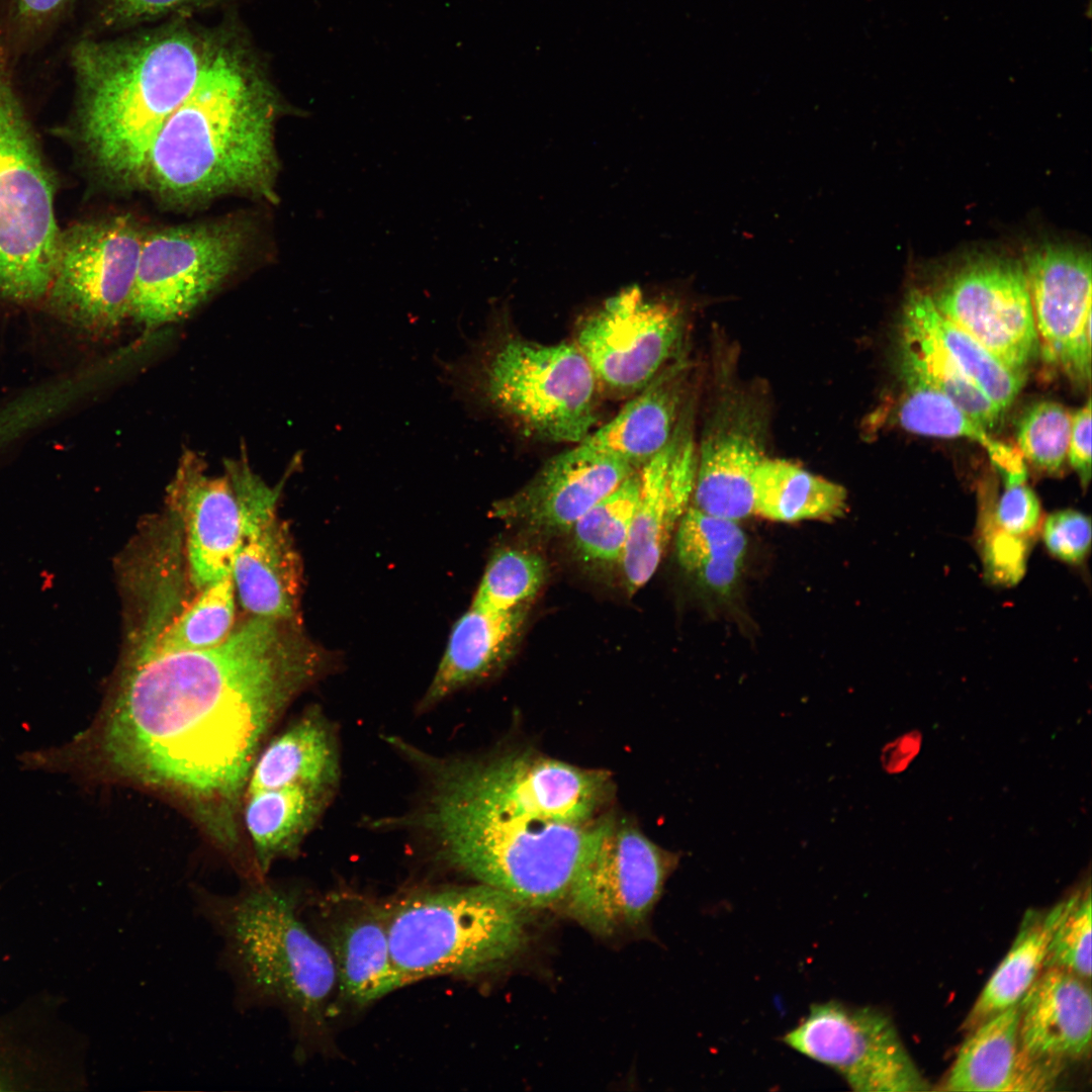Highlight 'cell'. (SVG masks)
<instances>
[{
  "label": "cell",
  "instance_id": "obj_32",
  "mask_svg": "<svg viewBox=\"0 0 1092 1092\" xmlns=\"http://www.w3.org/2000/svg\"><path fill=\"white\" fill-rule=\"evenodd\" d=\"M1061 902L1044 913L1028 911L1010 949L975 1002L967 1020L975 1028L991 1016L1019 1003L1041 972Z\"/></svg>",
  "mask_w": 1092,
  "mask_h": 1092
},
{
  "label": "cell",
  "instance_id": "obj_18",
  "mask_svg": "<svg viewBox=\"0 0 1092 1092\" xmlns=\"http://www.w3.org/2000/svg\"><path fill=\"white\" fill-rule=\"evenodd\" d=\"M668 443L639 469V494L620 563L629 594L655 573L695 487L697 445L684 407Z\"/></svg>",
  "mask_w": 1092,
  "mask_h": 1092
},
{
  "label": "cell",
  "instance_id": "obj_26",
  "mask_svg": "<svg viewBox=\"0 0 1092 1092\" xmlns=\"http://www.w3.org/2000/svg\"><path fill=\"white\" fill-rule=\"evenodd\" d=\"M340 778L338 732L326 714L313 707L262 747L245 793L288 786L337 790Z\"/></svg>",
  "mask_w": 1092,
  "mask_h": 1092
},
{
  "label": "cell",
  "instance_id": "obj_21",
  "mask_svg": "<svg viewBox=\"0 0 1092 1092\" xmlns=\"http://www.w3.org/2000/svg\"><path fill=\"white\" fill-rule=\"evenodd\" d=\"M171 502L181 511L186 529L192 583L202 588L232 574L241 515L230 473L211 476L194 451L181 456L170 485Z\"/></svg>",
  "mask_w": 1092,
  "mask_h": 1092
},
{
  "label": "cell",
  "instance_id": "obj_8",
  "mask_svg": "<svg viewBox=\"0 0 1092 1092\" xmlns=\"http://www.w3.org/2000/svg\"><path fill=\"white\" fill-rule=\"evenodd\" d=\"M399 754L423 785L504 813L588 823L601 816L613 792L606 770L532 752L485 760L435 755L405 741Z\"/></svg>",
  "mask_w": 1092,
  "mask_h": 1092
},
{
  "label": "cell",
  "instance_id": "obj_11",
  "mask_svg": "<svg viewBox=\"0 0 1092 1092\" xmlns=\"http://www.w3.org/2000/svg\"><path fill=\"white\" fill-rule=\"evenodd\" d=\"M246 246L243 226L229 221L145 234L130 315L147 329L185 317L236 270Z\"/></svg>",
  "mask_w": 1092,
  "mask_h": 1092
},
{
  "label": "cell",
  "instance_id": "obj_44",
  "mask_svg": "<svg viewBox=\"0 0 1092 1092\" xmlns=\"http://www.w3.org/2000/svg\"><path fill=\"white\" fill-rule=\"evenodd\" d=\"M985 559L990 574L1003 583H1014L1024 572L1026 561L1025 538L995 529L988 532L985 540Z\"/></svg>",
  "mask_w": 1092,
  "mask_h": 1092
},
{
  "label": "cell",
  "instance_id": "obj_20",
  "mask_svg": "<svg viewBox=\"0 0 1092 1092\" xmlns=\"http://www.w3.org/2000/svg\"><path fill=\"white\" fill-rule=\"evenodd\" d=\"M321 920L342 1000L365 1006L402 987L391 959L385 904L334 894L322 904Z\"/></svg>",
  "mask_w": 1092,
  "mask_h": 1092
},
{
  "label": "cell",
  "instance_id": "obj_42",
  "mask_svg": "<svg viewBox=\"0 0 1092 1092\" xmlns=\"http://www.w3.org/2000/svg\"><path fill=\"white\" fill-rule=\"evenodd\" d=\"M1091 520L1076 510L1050 514L1042 525L1045 548L1056 558L1077 564L1084 560L1091 546Z\"/></svg>",
  "mask_w": 1092,
  "mask_h": 1092
},
{
  "label": "cell",
  "instance_id": "obj_2",
  "mask_svg": "<svg viewBox=\"0 0 1092 1092\" xmlns=\"http://www.w3.org/2000/svg\"><path fill=\"white\" fill-rule=\"evenodd\" d=\"M280 105L250 46L233 30L215 31L195 86L150 150L142 184L175 203L231 193L271 198Z\"/></svg>",
  "mask_w": 1092,
  "mask_h": 1092
},
{
  "label": "cell",
  "instance_id": "obj_3",
  "mask_svg": "<svg viewBox=\"0 0 1092 1092\" xmlns=\"http://www.w3.org/2000/svg\"><path fill=\"white\" fill-rule=\"evenodd\" d=\"M214 35L176 20L133 37L73 41L82 138L105 176L143 182L150 150L195 86Z\"/></svg>",
  "mask_w": 1092,
  "mask_h": 1092
},
{
  "label": "cell",
  "instance_id": "obj_29",
  "mask_svg": "<svg viewBox=\"0 0 1092 1092\" xmlns=\"http://www.w3.org/2000/svg\"><path fill=\"white\" fill-rule=\"evenodd\" d=\"M903 320L935 341L974 383L1004 413L1020 391L1024 375L1007 367L967 332L942 315L930 295L914 289Z\"/></svg>",
  "mask_w": 1092,
  "mask_h": 1092
},
{
  "label": "cell",
  "instance_id": "obj_34",
  "mask_svg": "<svg viewBox=\"0 0 1092 1092\" xmlns=\"http://www.w3.org/2000/svg\"><path fill=\"white\" fill-rule=\"evenodd\" d=\"M904 391L898 420L907 431L934 437L968 438L980 443L994 465L1007 459L1014 447L994 440L986 429L946 395L901 365Z\"/></svg>",
  "mask_w": 1092,
  "mask_h": 1092
},
{
  "label": "cell",
  "instance_id": "obj_45",
  "mask_svg": "<svg viewBox=\"0 0 1092 1092\" xmlns=\"http://www.w3.org/2000/svg\"><path fill=\"white\" fill-rule=\"evenodd\" d=\"M1069 461L1086 487L1091 478V401L1072 415Z\"/></svg>",
  "mask_w": 1092,
  "mask_h": 1092
},
{
  "label": "cell",
  "instance_id": "obj_22",
  "mask_svg": "<svg viewBox=\"0 0 1092 1092\" xmlns=\"http://www.w3.org/2000/svg\"><path fill=\"white\" fill-rule=\"evenodd\" d=\"M637 470L617 458L573 459L561 453L519 491L498 503L495 511L502 518L535 529L571 530L584 513Z\"/></svg>",
  "mask_w": 1092,
  "mask_h": 1092
},
{
  "label": "cell",
  "instance_id": "obj_6",
  "mask_svg": "<svg viewBox=\"0 0 1092 1092\" xmlns=\"http://www.w3.org/2000/svg\"><path fill=\"white\" fill-rule=\"evenodd\" d=\"M442 375L462 400L542 441L575 445L598 419L601 387L574 343L491 331L470 353L443 363Z\"/></svg>",
  "mask_w": 1092,
  "mask_h": 1092
},
{
  "label": "cell",
  "instance_id": "obj_23",
  "mask_svg": "<svg viewBox=\"0 0 1092 1092\" xmlns=\"http://www.w3.org/2000/svg\"><path fill=\"white\" fill-rule=\"evenodd\" d=\"M688 363L674 359L608 423L563 454L612 457L640 469L670 440L685 407Z\"/></svg>",
  "mask_w": 1092,
  "mask_h": 1092
},
{
  "label": "cell",
  "instance_id": "obj_43",
  "mask_svg": "<svg viewBox=\"0 0 1092 1092\" xmlns=\"http://www.w3.org/2000/svg\"><path fill=\"white\" fill-rule=\"evenodd\" d=\"M1040 521V505L1025 482L1005 486L995 513V524L1021 538L1032 534Z\"/></svg>",
  "mask_w": 1092,
  "mask_h": 1092
},
{
  "label": "cell",
  "instance_id": "obj_9",
  "mask_svg": "<svg viewBox=\"0 0 1092 1092\" xmlns=\"http://www.w3.org/2000/svg\"><path fill=\"white\" fill-rule=\"evenodd\" d=\"M55 191L17 84L0 75V296L44 300L61 233Z\"/></svg>",
  "mask_w": 1092,
  "mask_h": 1092
},
{
  "label": "cell",
  "instance_id": "obj_14",
  "mask_svg": "<svg viewBox=\"0 0 1092 1092\" xmlns=\"http://www.w3.org/2000/svg\"><path fill=\"white\" fill-rule=\"evenodd\" d=\"M677 859L636 826L610 817L563 902L567 913L601 936L636 928L651 913Z\"/></svg>",
  "mask_w": 1092,
  "mask_h": 1092
},
{
  "label": "cell",
  "instance_id": "obj_1",
  "mask_svg": "<svg viewBox=\"0 0 1092 1092\" xmlns=\"http://www.w3.org/2000/svg\"><path fill=\"white\" fill-rule=\"evenodd\" d=\"M290 623L254 616L214 647L134 655L92 724L42 750L44 768L168 795L238 855L255 759L288 705L326 670Z\"/></svg>",
  "mask_w": 1092,
  "mask_h": 1092
},
{
  "label": "cell",
  "instance_id": "obj_7",
  "mask_svg": "<svg viewBox=\"0 0 1092 1092\" xmlns=\"http://www.w3.org/2000/svg\"><path fill=\"white\" fill-rule=\"evenodd\" d=\"M385 907L391 959L402 987L494 971L528 940L530 908L480 883L416 891Z\"/></svg>",
  "mask_w": 1092,
  "mask_h": 1092
},
{
  "label": "cell",
  "instance_id": "obj_28",
  "mask_svg": "<svg viewBox=\"0 0 1092 1092\" xmlns=\"http://www.w3.org/2000/svg\"><path fill=\"white\" fill-rule=\"evenodd\" d=\"M747 537L738 522L688 508L677 525L679 564L706 589L729 596L741 577Z\"/></svg>",
  "mask_w": 1092,
  "mask_h": 1092
},
{
  "label": "cell",
  "instance_id": "obj_31",
  "mask_svg": "<svg viewBox=\"0 0 1092 1092\" xmlns=\"http://www.w3.org/2000/svg\"><path fill=\"white\" fill-rule=\"evenodd\" d=\"M1019 1009L1013 1005L977 1025L961 1045L946 1091H1010L1019 1052Z\"/></svg>",
  "mask_w": 1092,
  "mask_h": 1092
},
{
  "label": "cell",
  "instance_id": "obj_15",
  "mask_svg": "<svg viewBox=\"0 0 1092 1092\" xmlns=\"http://www.w3.org/2000/svg\"><path fill=\"white\" fill-rule=\"evenodd\" d=\"M243 453L224 461L241 515L232 568L236 595L255 617L291 622L297 615L301 574L297 553L277 516L285 478L276 486L268 485Z\"/></svg>",
  "mask_w": 1092,
  "mask_h": 1092
},
{
  "label": "cell",
  "instance_id": "obj_16",
  "mask_svg": "<svg viewBox=\"0 0 1092 1092\" xmlns=\"http://www.w3.org/2000/svg\"><path fill=\"white\" fill-rule=\"evenodd\" d=\"M931 298L942 315L1024 375L1039 345L1021 263L977 259L956 271Z\"/></svg>",
  "mask_w": 1092,
  "mask_h": 1092
},
{
  "label": "cell",
  "instance_id": "obj_17",
  "mask_svg": "<svg viewBox=\"0 0 1092 1092\" xmlns=\"http://www.w3.org/2000/svg\"><path fill=\"white\" fill-rule=\"evenodd\" d=\"M1024 271L1044 358L1077 382L1091 374V263L1075 247L1044 244L1027 251Z\"/></svg>",
  "mask_w": 1092,
  "mask_h": 1092
},
{
  "label": "cell",
  "instance_id": "obj_40",
  "mask_svg": "<svg viewBox=\"0 0 1092 1092\" xmlns=\"http://www.w3.org/2000/svg\"><path fill=\"white\" fill-rule=\"evenodd\" d=\"M77 1L10 0V48L18 66L57 37L73 16Z\"/></svg>",
  "mask_w": 1092,
  "mask_h": 1092
},
{
  "label": "cell",
  "instance_id": "obj_37",
  "mask_svg": "<svg viewBox=\"0 0 1092 1092\" xmlns=\"http://www.w3.org/2000/svg\"><path fill=\"white\" fill-rule=\"evenodd\" d=\"M545 574L539 555L519 549L500 550L487 563L472 605L499 612L524 607L539 592Z\"/></svg>",
  "mask_w": 1092,
  "mask_h": 1092
},
{
  "label": "cell",
  "instance_id": "obj_27",
  "mask_svg": "<svg viewBox=\"0 0 1092 1092\" xmlns=\"http://www.w3.org/2000/svg\"><path fill=\"white\" fill-rule=\"evenodd\" d=\"M336 789L288 786L244 794V824L252 857L265 878L271 866L297 854L330 806Z\"/></svg>",
  "mask_w": 1092,
  "mask_h": 1092
},
{
  "label": "cell",
  "instance_id": "obj_36",
  "mask_svg": "<svg viewBox=\"0 0 1092 1092\" xmlns=\"http://www.w3.org/2000/svg\"><path fill=\"white\" fill-rule=\"evenodd\" d=\"M639 485L637 470L574 523L571 530L575 547L583 558L620 561L628 542Z\"/></svg>",
  "mask_w": 1092,
  "mask_h": 1092
},
{
  "label": "cell",
  "instance_id": "obj_13",
  "mask_svg": "<svg viewBox=\"0 0 1092 1092\" xmlns=\"http://www.w3.org/2000/svg\"><path fill=\"white\" fill-rule=\"evenodd\" d=\"M783 1041L837 1072L857 1092H922L930 1084L884 1011L838 1000L816 1003Z\"/></svg>",
  "mask_w": 1092,
  "mask_h": 1092
},
{
  "label": "cell",
  "instance_id": "obj_24",
  "mask_svg": "<svg viewBox=\"0 0 1092 1092\" xmlns=\"http://www.w3.org/2000/svg\"><path fill=\"white\" fill-rule=\"evenodd\" d=\"M1086 981L1063 969H1042L1018 1003L1023 1053L1064 1063L1089 1054L1092 999Z\"/></svg>",
  "mask_w": 1092,
  "mask_h": 1092
},
{
  "label": "cell",
  "instance_id": "obj_39",
  "mask_svg": "<svg viewBox=\"0 0 1092 1092\" xmlns=\"http://www.w3.org/2000/svg\"><path fill=\"white\" fill-rule=\"evenodd\" d=\"M1059 968L1089 981L1091 978L1090 886L1061 902L1042 969Z\"/></svg>",
  "mask_w": 1092,
  "mask_h": 1092
},
{
  "label": "cell",
  "instance_id": "obj_30",
  "mask_svg": "<svg viewBox=\"0 0 1092 1092\" xmlns=\"http://www.w3.org/2000/svg\"><path fill=\"white\" fill-rule=\"evenodd\" d=\"M752 489L753 514L776 522L834 518L846 507L843 486L781 459L758 464Z\"/></svg>",
  "mask_w": 1092,
  "mask_h": 1092
},
{
  "label": "cell",
  "instance_id": "obj_33",
  "mask_svg": "<svg viewBox=\"0 0 1092 1092\" xmlns=\"http://www.w3.org/2000/svg\"><path fill=\"white\" fill-rule=\"evenodd\" d=\"M235 598L232 574L202 587L199 595L135 655L195 651L222 643L234 631Z\"/></svg>",
  "mask_w": 1092,
  "mask_h": 1092
},
{
  "label": "cell",
  "instance_id": "obj_25",
  "mask_svg": "<svg viewBox=\"0 0 1092 1092\" xmlns=\"http://www.w3.org/2000/svg\"><path fill=\"white\" fill-rule=\"evenodd\" d=\"M522 608L499 612L471 604L452 628L442 659L418 704L419 713L497 669L522 626Z\"/></svg>",
  "mask_w": 1092,
  "mask_h": 1092
},
{
  "label": "cell",
  "instance_id": "obj_4",
  "mask_svg": "<svg viewBox=\"0 0 1092 1092\" xmlns=\"http://www.w3.org/2000/svg\"><path fill=\"white\" fill-rule=\"evenodd\" d=\"M609 818L551 821L422 788L414 809L374 825L414 833L440 862L534 909L564 902Z\"/></svg>",
  "mask_w": 1092,
  "mask_h": 1092
},
{
  "label": "cell",
  "instance_id": "obj_35",
  "mask_svg": "<svg viewBox=\"0 0 1092 1092\" xmlns=\"http://www.w3.org/2000/svg\"><path fill=\"white\" fill-rule=\"evenodd\" d=\"M901 365L950 398L985 429L1002 418L999 407L956 364L946 352L913 324L902 318Z\"/></svg>",
  "mask_w": 1092,
  "mask_h": 1092
},
{
  "label": "cell",
  "instance_id": "obj_10",
  "mask_svg": "<svg viewBox=\"0 0 1092 1092\" xmlns=\"http://www.w3.org/2000/svg\"><path fill=\"white\" fill-rule=\"evenodd\" d=\"M144 233L128 215L80 222L61 233L44 302L92 336L113 332L130 315Z\"/></svg>",
  "mask_w": 1092,
  "mask_h": 1092
},
{
  "label": "cell",
  "instance_id": "obj_12",
  "mask_svg": "<svg viewBox=\"0 0 1092 1092\" xmlns=\"http://www.w3.org/2000/svg\"><path fill=\"white\" fill-rule=\"evenodd\" d=\"M677 298L638 284L605 298L582 318L574 344L601 388L634 395L674 360L684 334Z\"/></svg>",
  "mask_w": 1092,
  "mask_h": 1092
},
{
  "label": "cell",
  "instance_id": "obj_38",
  "mask_svg": "<svg viewBox=\"0 0 1092 1092\" xmlns=\"http://www.w3.org/2000/svg\"><path fill=\"white\" fill-rule=\"evenodd\" d=\"M1072 415L1054 401L1028 406L1017 425L1019 450L1033 466L1048 473L1059 472L1067 458Z\"/></svg>",
  "mask_w": 1092,
  "mask_h": 1092
},
{
  "label": "cell",
  "instance_id": "obj_41",
  "mask_svg": "<svg viewBox=\"0 0 1092 1092\" xmlns=\"http://www.w3.org/2000/svg\"><path fill=\"white\" fill-rule=\"evenodd\" d=\"M226 0H95L93 14L78 37H97L103 31L129 27L167 15L187 14Z\"/></svg>",
  "mask_w": 1092,
  "mask_h": 1092
},
{
  "label": "cell",
  "instance_id": "obj_19",
  "mask_svg": "<svg viewBox=\"0 0 1092 1092\" xmlns=\"http://www.w3.org/2000/svg\"><path fill=\"white\" fill-rule=\"evenodd\" d=\"M762 421L743 395L720 403L697 447L692 507L735 522L754 513L752 476L765 458Z\"/></svg>",
  "mask_w": 1092,
  "mask_h": 1092
},
{
  "label": "cell",
  "instance_id": "obj_5",
  "mask_svg": "<svg viewBox=\"0 0 1092 1092\" xmlns=\"http://www.w3.org/2000/svg\"><path fill=\"white\" fill-rule=\"evenodd\" d=\"M194 910L220 939L218 965L242 1013L281 1008L297 1029L321 1027L337 979L332 957L300 919L296 894L263 879L234 895L202 889Z\"/></svg>",
  "mask_w": 1092,
  "mask_h": 1092
}]
</instances>
